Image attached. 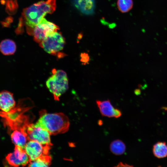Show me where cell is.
I'll use <instances>...</instances> for the list:
<instances>
[{
    "instance_id": "3",
    "label": "cell",
    "mask_w": 167,
    "mask_h": 167,
    "mask_svg": "<svg viewBox=\"0 0 167 167\" xmlns=\"http://www.w3.org/2000/svg\"><path fill=\"white\" fill-rule=\"evenodd\" d=\"M46 85L53 94L55 100H59L60 96L68 88V80L66 73L63 71L54 69L52 74L46 81Z\"/></svg>"
},
{
    "instance_id": "20",
    "label": "cell",
    "mask_w": 167,
    "mask_h": 167,
    "mask_svg": "<svg viewBox=\"0 0 167 167\" xmlns=\"http://www.w3.org/2000/svg\"><path fill=\"white\" fill-rule=\"evenodd\" d=\"M12 18L11 17H8L7 18L4 22H3L2 23V24L6 27L9 26V24L12 21Z\"/></svg>"
},
{
    "instance_id": "10",
    "label": "cell",
    "mask_w": 167,
    "mask_h": 167,
    "mask_svg": "<svg viewBox=\"0 0 167 167\" xmlns=\"http://www.w3.org/2000/svg\"><path fill=\"white\" fill-rule=\"evenodd\" d=\"M15 106L13 94L6 91L0 92V109L5 113L13 110Z\"/></svg>"
},
{
    "instance_id": "18",
    "label": "cell",
    "mask_w": 167,
    "mask_h": 167,
    "mask_svg": "<svg viewBox=\"0 0 167 167\" xmlns=\"http://www.w3.org/2000/svg\"><path fill=\"white\" fill-rule=\"evenodd\" d=\"M6 11L10 15L15 14L18 9V5L16 0H5Z\"/></svg>"
},
{
    "instance_id": "4",
    "label": "cell",
    "mask_w": 167,
    "mask_h": 167,
    "mask_svg": "<svg viewBox=\"0 0 167 167\" xmlns=\"http://www.w3.org/2000/svg\"><path fill=\"white\" fill-rule=\"evenodd\" d=\"M65 43L62 34L56 32L47 36L39 45L47 53L53 55L62 50Z\"/></svg>"
},
{
    "instance_id": "11",
    "label": "cell",
    "mask_w": 167,
    "mask_h": 167,
    "mask_svg": "<svg viewBox=\"0 0 167 167\" xmlns=\"http://www.w3.org/2000/svg\"><path fill=\"white\" fill-rule=\"evenodd\" d=\"M74 3L76 8L84 14L91 15L94 12L95 0H74Z\"/></svg>"
},
{
    "instance_id": "8",
    "label": "cell",
    "mask_w": 167,
    "mask_h": 167,
    "mask_svg": "<svg viewBox=\"0 0 167 167\" xmlns=\"http://www.w3.org/2000/svg\"><path fill=\"white\" fill-rule=\"evenodd\" d=\"M6 160L10 165L14 167L25 166L28 164L30 159L24 149L15 145L14 151L6 156Z\"/></svg>"
},
{
    "instance_id": "6",
    "label": "cell",
    "mask_w": 167,
    "mask_h": 167,
    "mask_svg": "<svg viewBox=\"0 0 167 167\" xmlns=\"http://www.w3.org/2000/svg\"><path fill=\"white\" fill-rule=\"evenodd\" d=\"M26 132L28 141L35 140L43 145H52L49 133L45 129L36 126L34 124H28Z\"/></svg>"
},
{
    "instance_id": "13",
    "label": "cell",
    "mask_w": 167,
    "mask_h": 167,
    "mask_svg": "<svg viewBox=\"0 0 167 167\" xmlns=\"http://www.w3.org/2000/svg\"><path fill=\"white\" fill-rule=\"evenodd\" d=\"M15 43L9 39H6L2 41L0 43V51L4 55L13 54L16 50Z\"/></svg>"
},
{
    "instance_id": "5",
    "label": "cell",
    "mask_w": 167,
    "mask_h": 167,
    "mask_svg": "<svg viewBox=\"0 0 167 167\" xmlns=\"http://www.w3.org/2000/svg\"><path fill=\"white\" fill-rule=\"evenodd\" d=\"M59 29L58 26L43 18L33 28L31 35L40 44L47 36Z\"/></svg>"
},
{
    "instance_id": "7",
    "label": "cell",
    "mask_w": 167,
    "mask_h": 167,
    "mask_svg": "<svg viewBox=\"0 0 167 167\" xmlns=\"http://www.w3.org/2000/svg\"><path fill=\"white\" fill-rule=\"evenodd\" d=\"M51 146L43 145L36 141L31 140L27 142L24 149L30 161H32L42 156L49 155Z\"/></svg>"
},
{
    "instance_id": "16",
    "label": "cell",
    "mask_w": 167,
    "mask_h": 167,
    "mask_svg": "<svg viewBox=\"0 0 167 167\" xmlns=\"http://www.w3.org/2000/svg\"><path fill=\"white\" fill-rule=\"evenodd\" d=\"M51 157L49 155L44 156L36 160L30 161L28 166L29 167H48L51 164Z\"/></svg>"
},
{
    "instance_id": "17",
    "label": "cell",
    "mask_w": 167,
    "mask_h": 167,
    "mask_svg": "<svg viewBox=\"0 0 167 167\" xmlns=\"http://www.w3.org/2000/svg\"><path fill=\"white\" fill-rule=\"evenodd\" d=\"M133 5L132 0H118L117 2L118 9L123 13L127 12L131 10Z\"/></svg>"
},
{
    "instance_id": "19",
    "label": "cell",
    "mask_w": 167,
    "mask_h": 167,
    "mask_svg": "<svg viewBox=\"0 0 167 167\" xmlns=\"http://www.w3.org/2000/svg\"><path fill=\"white\" fill-rule=\"evenodd\" d=\"M81 61L84 65L88 64L90 61V57L88 53H84L81 54Z\"/></svg>"
},
{
    "instance_id": "21",
    "label": "cell",
    "mask_w": 167,
    "mask_h": 167,
    "mask_svg": "<svg viewBox=\"0 0 167 167\" xmlns=\"http://www.w3.org/2000/svg\"><path fill=\"white\" fill-rule=\"evenodd\" d=\"M116 167H131L132 165H130L126 163H123L122 162H120L117 165Z\"/></svg>"
},
{
    "instance_id": "12",
    "label": "cell",
    "mask_w": 167,
    "mask_h": 167,
    "mask_svg": "<svg viewBox=\"0 0 167 167\" xmlns=\"http://www.w3.org/2000/svg\"><path fill=\"white\" fill-rule=\"evenodd\" d=\"M12 142L15 145H18L24 149L28 140L26 129L20 130H14L11 135Z\"/></svg>"
},
{
    "instance_id": "14",
    "label": "cell",
    "mask_w": 167,
    "mask_h": 167,
    "mask_svg": "<svg viewBox=\"0 0 167 167\" xmlns=\"http://www.w3.org/2000/svg\"><path fill=\"white\" fill-rule=\"evenodd\" d=\"M152 152L154 156L158 158L167 156V144L165 142H158L153 146Z\"/></svg>"
},
{
    "instance_id": "2",
    "label": "cell",
    "mask_w": 167,
    "mask_h": 167,
    "mask_svg": "<svg viewBox=\"0 0 167 167\" xmlns=\"http://www.w3.org/2000/svg\"><path fill=\"white\" fill-rule=\"evenodd\" d=\"M35 125L47 131L50 135L64 133L69 129L68 117L62 113L41 115Z\"/></svg>"
},
{
    "instance_id": "1",
    "label": "cell",
    "mask_w": 167,
    "mask_h": 167,
    "mask_svg": "<svg viewBox=\"0 0 167 167\" xmlns=\"http://www.w3.org/2000/svg\"><path fill=\"white\" fill-rule=\"evenodd\" d=\"M56 7L55 0L41 1L23 10L19 26L23 29L25 25L27 32L31 35L34 27L47 14H51Z\"/></svg>"
},
{
    "instance_id": "9",
    "label": "cell",
    "mask_w": 167,
    "mask_h": 167,
    "mask_svg": "<svg viewBox=\"0 0 167 167\" xmlns=\"http://www.w3.org/2000/svg\"><path fill=\"white\" fill-rule=\"evenodd\" d=\"M96 104L101 114L103 116L117 118L122 115L121 111L115 108L109 100L103 101L97 100Z\"/></svg>"
},
{
    "instance_id": "15",
    "label": "cell",
    "mask_w": 167,
    "mask_h": 167,
    "mask_svg": "<svg viewBox=\"0 0 167 167\" xmlns=\"http://www.w3.org/2000/svg\"><path fill=\"white\" fill-rule=\"evenodd\" d=\"M110 149L111 152L116 155L123 154L126 150L125 143L121 140L117 139L112 141L110 144Z\"/></svg>"
}]
</instances>
